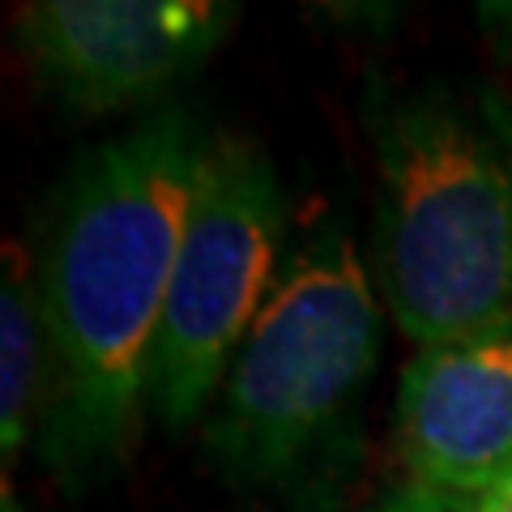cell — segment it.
<instances>
[{
  "instance_id": "4",
  "label": "cell",
  "mask_w": 512,
  "mask_h": 512,
  "mask_svg": "<svg viewBox=\"0 0 512 512\" xmlns=\"http://www.w3.org/2000/svg\"><path fill=\"white\" fill-rule=\"evenodd\" d=\"M286 205L269 158L210 137L150 359V414L188 427L222 389L278 278Z\"/></svg>"
},
{
  "instance_id": "9",
  "label": "cell",
  "mask_w": 512,
  "mask_h": 512,
  "mask_svg": "<svg viewBox=\"0 0 512 512\" xmlns=\"http://www.w3.org/2000/svg\"><path fill=\"white\" fill-rule=\"evenodd\" d=\"M461 512H512V474L500 478V483H495L491 491L466 500V508H461Z\"/></svg>"
},
{
  "instance_id": "7",
  "label": "cell",
  "mask_w": 512,
  "mask_h": 512,
  "mask_svg": "<svg viewBox=\"0 0 512 512\" xmlns=\"http://www.w3.org/2000/svg\"><path fill=\"white\" fill-rule=\"evenodd\" d=\"M47 397H52V355H47L35 265L9 261L0 295V448L9 461L39 431Z\"/></svg>"
},
{
  "instance_id": "6",
  "label": "cell",
  "mask_w": 512,
  "mask_h": 512,
  "mask_svg": "<svg viewBox=\"0 0 512 512\" xmlns=\"http://www.w3.org/2000/svg\"><path fill=\"white\" fill-rule=\"evenodd\" d=\"M397 453L410 483L474 500L512 474V316L423 346L397 384Z\"/></svg>"
},
{
  "instance_id": "5",
  "label": "cell",
  "mask_w": 512,
  "mask_h": 512,
  "mask_svg": "<svg viewBox=\"0 0 512 512\" xmlns=\"http://www.w3.org/2000/svg\"><path fill=\"white\" fill-rule=\"evenodd\" d=\"M235 5L218 0H39L18 39L35 77L77 111H124L163 94L222 43Z\"/></svg>"
},
{
  "instance_id": "2",
  "label": "cell",
  "mask_w": 512,
  "mask_h": 512,
  "mask_svg": "<svg viewBox=\"0 0 512 512\" xmlns=\"http://www.w3.org/2000/svg\"><path fill=\"white\" fill-rule=\"evenodd\" d=\"M376 137V291L414 346L512 316V171L495 137L448 94H397Z\"/></svg>"
},
{
  "instance_id": "8",
  "label": "cell",
  "mask_w": 512,
  "mask_h": 512,
  "mask_svg": "<svg viewBox=\"0 0 512 512\" xmlns=\"http://www.w3.org/2000/svg\"><path fill=\"white\" fill-rule=\"evenodd\" d=\"M461 508H466V500H453V495H440V491H427V487L410 483L406 491H397L380 512H461Z\"/></svg>"
},
{
  "instance_id": "3",
  "label": "cell",
  "mask_w": 512,
  "mask_h": 512,
  "mask_svg": "<svg viewBox=\"0 0 512 512\" xmlns=\"http://www.w3.org/2000/svg\"><path fill=\"white\" fill-rule=\"evenodd\" d=\"M380 355V291L350 235L320 222L278 269L231 363L210 453L244 483H286L346 419Z\"/></svg>"
},
{
  "instance_id": "1",
  "label": "cell",
  "mask_w": 512,
  "mask_h": 512,
  "mask_svg": "<svg viewBox=\"0 0 512 512\" xmlns=\"http://www.w3.org/2000/svg\"><path fill=\"white\" fill-rule=\"evenodd\" d=\"M205 146L188 111H158L94 146L56 192L35 256L52 355L47 466L86 474L133 453Z\"/></svg>"
}]
</instances>
